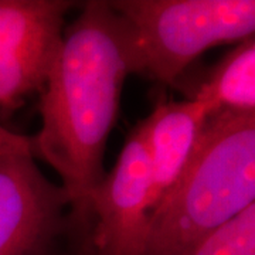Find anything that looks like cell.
Segmentation results:
<instances>
[{
	"mask_svg": "<svg viewBox=\"0 0 255 255\" xmlns=\"http://www.w3.org/2000/svg\"><path fill=\"white\" fill-rule=\"evenodd\" d=\"M129 74H139L129 24L110 1L82 3L48 68L38 108L41 129L31 137L33 156L61 179L74 226L90 227V197L107 174L105 146Z\"/></svg>",
	"mask_w": 255,
	"mask_h": 255,
	"instance_id": "1",
	"label": "cell"
},
{
	"mask_svg": "<svg viewBox=\"0 0 255 255\" xmlns=\"http://www.w3.org/2000/svg\"><path fill=\"white\" fill-rule=\"evenodd\" d=\"M255 204V114L210 115L184 170L152 211L143 255H186Z\"/></svg>",
	"mask_w": 255,
	"mask_h": 255,
	"instance_id": "2",
	"label": "cell"
},
{
	"mask_svg": "<svg viewBox=\"0 0 255 255\" xmlns=\"http://www.w3.org/2000/svg\"><path fill=\"white\" fill-rule=\"evenodd\" d=\"M136 48L139 74L172 85L209 48L254 37V0H115Z\"/></svg>",
	"mask_w": 255,
	"mask_h": 255,
	"instance_id": "3",
	"label": "cell"
},
{
	"mask_svg": "<svg viewBox=\"0 0 255 255\" xmlns=\"http://www.w3.org/2000/svg\"><path fill=\"white\" fill-rule=\"evenodd\" d=\"M152 166L140 121L117 164L92 191L88 243L98 255H143L152 214Z\"/></svg>",
	"mask_w": 255,
	"mask_h": 255,
	"instance_id": "4",
	"label": "cell"
},
{
	"mask_svg": "<svg viewBox=\"0 0 255 255\" xmlns=\"http://www.w3.org/2000/svg\"><path fill=\"white\" fill-rule=\"evenodd\" d=\"M70 199L33 156H0V255H51L70 233Z\"/></svg>",
	"mask_w": 255,
	"mask_h": 255,
	"instance_id": "5",
	"label": "cell"
},
{
	"mask_svg": "<svg viewBox=\"0 0 255 255\" xmlns=\"http://www.w3.org/2000/svg\"><path fill=\"white\" fill-rule=\"evenodd\" d=\"M209 117L206 105L194 98H162L156 102L152 114L143 119L153 180L152 211L180 177Z\"/></svg>",
	"mask_w": 255,
	"mask_h": 255,
	"instance_id": "6",
	"label": "cell"
},
{
	"mask_svg": "<svg viewBox=\"0 0 255 255\" xmlns=\"http://www.w3.org/2000/svg\"><path fill=\"white\" fill-rule=\"evenodd\" d=\"M74 1L0 0V51L54 55Z\"/></svg>",
	"mask_w": 255,
	"mask_h": 255,
	"instance_id": "7",
	"label": "cell"
},
{
	"mask_svg": "<svg viewBox=\"0 0 255 255\" xmlns=\"http://www.w3.org/2000/svg\"><path fill=\"white\" fill-rule=\"evenodd\" d=\"M210 115L217 112L255 114V40L237 43L211 70L196 91Z\"/></svg>",
	"mask_w": 255,
	"mask_h": 255,
	"instance_id": "8",
	"label": "cell"
},
{
	"mask_svg": "<svg viewBox=\"0 0 255 255\" xmlns=\"http://www.w3.org/2000/svg\"><path fill=\"white\" fill-rule=\"evenodd\" d=\"M54 55L0 51V111L13 112L43 90Z\"/></svg>",
	"mask_w": 255,
	"mask_h": 255,
	"instance_id": "9",
	"label": "cell"
},
{
	"mask_svg": "<svg viewBox=\"0 0 255 255\" xmlns=\"http://www.w3.org/2000/svg\"><path fill=\"white\" fill-rule=\"evenodd\" d=\"M186 255H255V204L201 240Z\"/></svg>",
	"mask_w": 255,
	"mask_h": 255,
	"instance_id": "10",
	"label": "cell"
},
{
	"mask_svg": "<svg viewBox=\"0 0 255 255\" xmlns=\"http://www.w3.org/2000/svg\"><path fill=\"white\" fill-rule=\"evenodd\" d=\"M3 155L33 156L31 137L16 133L0 122V156Z\"/></svg>",
	"mask_w": 255,
	"mask_h": 255,
	"instance_id": "11",
	"label": "cell"
},
{
	"mask_svg": "<svg viewBox=\"0 0 255 255\" xmlns=\"http://www.w3.org/2000/svg\"><path fill=\"white\" fill-rule=\"evenodd\" d=\"M74 233H75V244L71 247V250L63 251V250L58 248L54 254L51 255H98L92 250V247L88 243L87 230L74 227Z\"/></svg>",
	"mask_w": 255,
	"mask_h": 255,
	"instance_id": "12",
	"label": "cell"
}]
</instances>
